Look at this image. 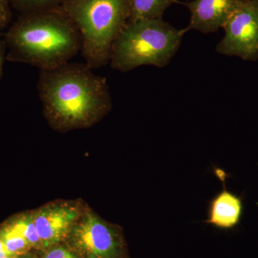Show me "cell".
Segmentation results:
<instances>
[{
	"label": "cell",
	"instance_id": "13",
	"mask_svg": "<svg viewBox=\"0 0 258 258\" xmlns=\"http://www.w3.org/2000/svg\"><path fill=\"white\" fill-rule=\"evenodd\" d=\"M13 3L25 13L55 9L60 7L63 0H13Z\"/></svg>",
	"mask_w": 258,
	"mask_h": 258
},
{
	"label": "cell",
	"instance_id": "6",
	"mask_svg": "<svg viewBox=\"0 0 258 258\" xmlns=\"http://www.w3.org/2000/svg\"><path fill=\"white\" fill-rule=\"evenodd\" d=\"M222 28L225 35L217 44V53L258 60V0H244Z\"/></svg>",
	"mask_w": 258,
	"mask_h": 258
},
{
	"label": "cell",
	"instance_id": "12",
	"mask_svg": "<svg viewBox=\"0 0 258 258\" xmlns=\"http://www.w3.org/2000/svg\"><path fill=\"white\" fill-rule=\"evenodd\" d=\"M0 238L11 255L19 256L27 253L32 248L26 240L5 223L0 227Z\"/></svg>",
	"mask_w": 258,
	"mask_h": 258
},
{
	"label": "cell",
	"instance_id": "15",
	"mask_svg": "<svg viewBox=\"0 0 258 258\" xmlns=\"http://www.w3.org/2000/svg\"><path fill=\"white\" fill-rule=\"evenodd\" d=\"M10 11L8 0H0V30L9 23Z\"/></svg>",
	"mask_w": 258,
	"mask_h": 258
},
{
	"label": "cell",
	"instance_id": "16",
	"mask_svg": "<svg viewBox=\"0 0 258 258\" xmlns=\"http://www.w3.org/2000/svg\"><path fill=\"white\" fill-rule=\"evenodd\" d=\"M7 55V45L5 39L0 38V80L3 73V66Z\"/></svg>",
	"mask_w": 258,
	"mask_h": 258
},
{
	"label": "cell",
	"instance_id": "11",
	"mask_svg": "<svg viewBox=\"0 0 258 258\" xmlns=\"http://www.w3.org/2000/svg\"><path fill=\"white\" fill-rule=\"evenodd\" d=\"M5 223L23 236L32 248L42 249L41 240L37 233L32 212L19 214L10 218Z\"/></svg>",
	"mask_w": 258,
	"mask_h": 258
},
{
	"label": "cell",
	"instance_id": "1",
	"mask_svg": "<svg viewBox=\"0 0 258 258\" xmlns=\"http://www.w3.org/2000/svg\"><path fill=\"white\" fill-rule=\"evenodd\" d=\"M38 91L45 113L63 128L91 124L111 108L106 78L96 76L86 64L68 62L41 70Z\"/></svg>",
	"mask_w": 258,
	"mask_h": 258
},
{
	"label": "cell",
	"instance_id": "17",
	"mask_svg": "<svg viewBox=\"0 0 258 258\" xmlns=\"http://www.w3.org/2000/svg\"><path fill=\"white\" fill-rule=\"evenodd\" d=\"M5 256H13L11 255L5 247L4 242L0 238V257H5Z\"/></svg>",
	"mask_w": 258,
	"mask_h": 258
},
{
	"label": "cell",
	"instance_id": "14",
	"mask_svg": "<svg viewBox=\"0 0 258 258\" xmlns=\"http://www.w3.org/2000/svg\"><path fill=\"white\" fill-rule=\"evenodd\" d=\"M42 258H81L71 247H64L60 244L45 249Z\"/></svg>",
	"mask_w": 258,
	"mask_h": 258
},
{
	"label": "cell",
	"instance_id": "5",
	"mask_svg": "<svg viewBox=\"0 0 258 258\" xmlns=\"http://www.w3.org/2000/svg\"><path fill=\"white\" fill-rule=\"evenodd\" d=\"M67 239L70 247L81 258L124 257L120 230L91 211L81 215Z\"/></svg>",
	"mask_w": 258,
	"mask_h": 258
},
{
	"label": "cell",
	"instance_id": "20",
	"mask_svg": "<svg viewBox=\"0 0 258 258\" xmlns=\"http://www.w3.org/2000/svg\"><path fill=\"white\" fill-rule=\"evenodd\" d=\"M3 36V34L0 32V38H1V37Z\"/></svg>",
	"mask_w": 258,
	"mask_h": 258
},
{
	"label": "cell",
	"instance_id": "2",
	"mask_svg": "<svg viewBox=\"0 0 258 258\" xmlns=\"http://www.w3.org/2000/svg\"><path fill=\"white\" fill-rule=\"evenodd\" d=\"M7 60L55 69L81 48L79 30L59 8L26 13L5 35Z\"/></svg>",
	"mask_w": 258,
	"mask_h": 258
},
{
	"label": "cell",
	"instance_id": "18",
	"mask_svg": "<svg viewBox=\"0 0 258 258\" xmlns=\"http://www.w3.org/2000/svg\"><path fill=\"white\" fill-rule=\"evenodd\" d=\"M18 258H38L35 254L30 253V252H27V253H25L23 254H21V255H19Z\"/></svg>",
	"mask_w": 258,
	"mask_h": 258
},
{
	"label": "cell",
	"instance_id": "7",
	"mask_svg": "<svg viewBox=\"0 0 258 258\" xmlns=\"http://www.w3.org/2000/svg\"><path fill=\"white\" fill-rule=\"evenodd\" d=\"M42 249L59 244L69 237L81 212L69 204H50L32 212Z\"/></svg>",
	"mask_w": 258,
	"mask_h": 258
},
{
	"label": "cell",
	"instance_id": "4",
	"mask_svg": "<svg viewBox=\"0 0 258 258\" xmlns=\"http://www.w3.org/2000/svg\"><path fill=\"white\" fill-rule=\"evenodd\" d=\"M58 8L79 30L86 66L109 62L113 42L128 21V0H63Z\"/></svg>",
	"mask_w": 258,
	"mask_h": 258
},
{
	"label": "cell",
	"instance_id": "10",
	"mask_svg": "<svg viewBox=\"0 0 258 258\" xmlns=\"http://www.w3.org/2000/svg\"><path fill=\"white\" fill-rule=\"evenodd\" d=\"M128 21L162 19L166 10L178 0H128Z\"/></svg>",
	"mask_w": 258,
	"mask_h": 258
},
{
	"label": "cell",
	"instance_id": "9",
	"mask_svg": "<svg viewBox=\"0 0 258 258\" xmlns=\"http://www.w3.org/2000/svg\"><path fill=\"white\" fill-rule=\"evenodd\" d=\"M242 214V200L225 188L210 203L206 222L217 228H233L240 222Z\"/></svg>",
	"mask_w": 258,
	"mask_h": 258
},
{
	"label": "cell",
	"instance_id": "3",
	"mask_svg": "<svg viewBox=\"0 0 258 258\" xmlns=\"http://www.w3.org/2000/svg\"><path fill=\"white\" fill-rule=\"evenodd\" d=\"M185 33L163 18L128 21L112 46V69L123 73L144 66L163 69L179 50Z\"/></svg>",
	"mask_w": 258,
	"mask_h": 258
},
{
	"label": "cell",
	"instance_id": "8",
	"mask_svg": "<svg viewBox=\"0 0 258 258\" xmlns=\"http://www.w3.org/2000/svg\"><path fill=\"white\" fill-rule=\"evenodd\" d=\"M244 0H192L181 3L189 9V25L185 32L197 30L210 34L223 28L226 22Z\"/></svg>",
	"mask_w": 258,
	"mask_h": 258
},
{
	"label": "cell",
	"instance_id": "19",
	"mask_svg": "<svg viewBox=\"0 0 258 258\" xmlns=\"http://www.w3.org/2000/svg\"><path fill=\"white\" fill-rule=\"evenodd\" d=\"M18 256H5V257H2L0 258H18Z\"/></svg>",
	"mask_w": 258,
	"mask_h": 258
}]
</instances>
